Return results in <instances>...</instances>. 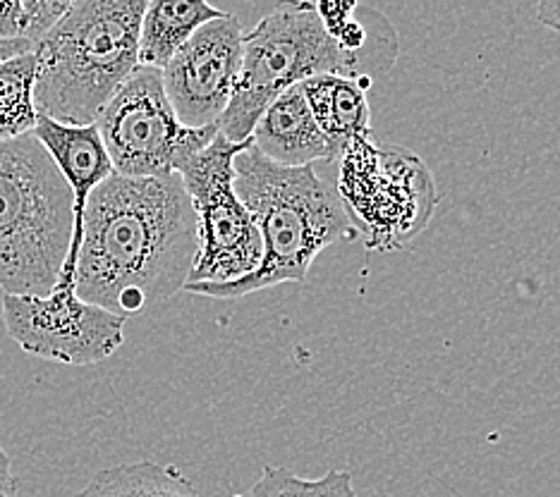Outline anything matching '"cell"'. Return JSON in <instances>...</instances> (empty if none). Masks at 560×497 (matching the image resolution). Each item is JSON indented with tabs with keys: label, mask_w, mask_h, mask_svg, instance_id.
<instances>
[{
	"label": "cell",
	"mask_w": 560,
	"mask_h": 497,
	"mask_svg": "<svg viewBox=\"0 0 560 497\" xmlns=\"http://www.w3.org/2000/svg\"><path fill=\"white\" fill-rule=\"evenodd\" d=\"M242 38L240 20L225 12L203 24L161 70L163 92L189 130L221 127L242 66Z\"/></svg>",
	"instance_id": "30bf717a"
},
{
	"label": "cell",
	"mask_w": 560,
	"mask_h": 497,
	"mask_svg": "<svg viewBox=\"0 0 560 497\" xmlns=\"http://www.w3.org/2000/svg\"><path fill=\"white\" fill-rule=\"evenodd\" d=\"M316 15L324 22L328 34H336L360 10V0H314Z\"/></svg>",
	"instance_id": "d6986e66"
},
{
	"label": "cell",
	"mask_w": 560,
	"mask_h": 497,
	"mask_svg": "<svg viewBox=\"0 0 560 497\" xmlns=\"http://www.w3.org/2000/svg\"><path fill=\"white\" fill-rule=\"evenodd\" d=\"M149 0H74L34 44V104L68 125H94L139 68V29Z\"/></svg>",
	"instance_id": "3957f363"
},
{
	"label": "cell",
	"mask_w": 560,
	"mask_h": 497,
	"mask_svg": "<svg viewBox=\"0 0 560 497\" xmlns=\"http://www.w3.org/2000/svg\"><path fill=\"white\" fill-rule=\"evenodd\" d=\"M36 68L34 50L0 62V142L34 132L39 118L34 104Z\"/></svg>",
	"instance_id": "2e32d148"
},
{
	"label": "cell",
	"mask_w": 560,
	"mask_h": 497,
	"mask_svg": "<svg viewBox=\"0 0 560 497\" xmlns=\"http://www.w3.org/2000/svg\"><path fill=\"white\" fill-rule=\"evenodd\" d=\"M252 144L264 158L285 165V168H304L316 161H336L334 149L300 92V84L280 94L261 113L259 122L254 125Z\"/></svg>",
	"instance_id": "7c38bea8"
},
{
	"label": "cell",
	"mask_w": 560,
	"mask_h": 497,
	"mask_svg": "<svg viewBox=\"0 0 560 497\" xmlns=\"http://www.w3.org/2000/svg\"><path fill=\"white\" fill-rule=\"evenodd\" d=\"M249 144L252 139L235 144L219 132L177 168L199 221V257L189 283H231L261 263L259 229L235 191L233 163Z\"/></svg>",
	"instance_id": "52a82bcc"
},
{
	"label": "cell",
	"mask_w": 560,
	"mask_h": 497,
	"mask_svg": "<svg viewBox=\"0 0 560 497\" xmlns=\"http://www.w3.org/2000/svg\"><path fill=\"white\" fill-rule=\"evenodd\" d=\"M3 323L22 352L66 366H92L122 347L127 318L84 301L74 287H56L46 297L5 295Z\"/></svg>",
	"instance_id": "9c48e42d"
},
{
	"label": "cell",
	"mask_w": 560,
	"mask_h": 497,
	"mask_svg": "<svg viewBox=\"0 0 560 497\" xmlns=\"http://www.w3.org/2000/svg\"><path fill=\"white\" fill-rule=\"evenodd\" d=\"M316 125L334 149L336 161L354 139L374 134L372 110L360 80L346 74H316L300 84Z\"/></svg>",
	"instance_id": "4fadbf2b"
},
{
	"label": "cell",
	"mask_w": 560,
	"mask_h": 497,
	"mask_svg": "<svg viewBox=\"0 0 560 497\" xmlns=\"http://www.w3.org/2000/svg\"><path fill=\"white\" fill-rule=\"evenodd\" d=\"M72 237V191L34 134L0 142V287L54 292Z\"/></svg>",
	"instance_id": "277c9868"
},
{
	"label": "cell",
	"mask_w": 560,
	"mask_h": 497,
	"mask_svg": "<svg viewBox=\"0 0 560 497\" xmlns=\"http://www.w3.org/2000/svg\"><path fill=\"white\" fill-rule=\"evenodd\" d=\"M74 0H22L24 15V38L39 42V38L66 15Z\"/></svg>",
	"instance_id": "ac0fdd59"
},
{
	"label": "cell",
	"mask_w": 560,
	"mask_h": 497,
	"mask_svg": "<svg viewBox=\"0 0 560 497\" xmlns=\"http://www.w3.org/2000/svg\"><path fill=\"white\" fill-rule=\"evenodd\" d=\"M32 134L39 139V144L54 158L62 180L68 182L72 191V237L56 287H74V273H78V257L82 247V223L89 197H92V191L101 182H106L116 173V168H113L96 122L68 125L39 115Z\"/></svg>",
	"instance_id": "8fae6325"
},
{
	"label": "cell",
	"mask_w": 560,
	"mask_h": 497,
	"mask_svg": "<svg viewBox=\"0 0 560 497\" xmlns=\"http://www.w3.org/2000/svg\"><path fill=\"white\" fill-rule=\"evenodd\" d=\"M24 36L22 0H0V38Z\"/></svg>",
	"instance_id": "ffe728a7"
},
{
	"label": "cell",
	"mask_w": 560,
	"mask_h": 497,
	"mask_svg": "<svg viewBox=\"0 0 560 497\" xmlns=\"http://www.w3.org/2000/svg\"><path fill=\"white\" fill-rule=\"evenodd\" d=\"M237 497H358L350 471L330 469L322 478H302L280 466H264L247 495Z\"/></svg>",
	"instance_id": "e0dca14e"
},
{
	"label": "cell",
	"mask_w": 560,
	"mask_h": 497,
	"mask_svg": "<svg viewBox=\"0 0 560 497\" xmlns=\"http://www.w3.org/2000/svg\"><path fill=\"white\" fill-rule=\"evenodd\" d=\"M0 497H18V478L12 474V462L0 445Z\"/></svg>",
	"instance_id": "44dd1931"
},
{
	"label": "cell",
	"mask_w": 560,
	"mask_h": 497,
	"mask_svg": "<svg viewBox=\"0 0 560 497\" xmlns=\"http://www.w3.org/2000/svg\"><path fill=\"white\" fill-rule=\"evenodd\" d=\"M32 50H34V42H30V38H24V36L0 38V62L24 56V54H32Z\"/></svg>",
	"instance_id": "603a6c76"
},
{
	"label": "cell",
	"mask_w": 560,
	"mask_h": 497,
	"mask_svg": "<svg viewBox=\"0 0 560 497\" xmlns=\"http://www.w3.org/2000/svg\"><path fill=\"white\" fill-rule=\"evenodd\" d=\"M199 257V221L180 175L113 173L89 197L74 292L130 318L183 292Z\"/></svg>",
	"instance_id": "6da1fadb"
},
{
	"label": "cell",
	"mask_w": 560,
	"mask_h": 497,
	"mask_svg": "<svg viewBox=\"0 0 560 497\" xmlns=\"http://www.w3.org/2000/svg\"><path fill=\"white\" fill-rule=\"evenodd\" d=\"M537 17L546 29L560 34V0H539Z\"/></svg>",
	"instance_id": "7402d4cb"
},
{
	"label": "cell",
	"mask_w": 560,
	"mask_h": 497,
	"mask_svg": "<svg viewBox=\"0 0 560 497\" xmlns=\"http://www.w3.org/2000/svg\"><path fill=\"white\" fill-rule=\"evenodd\" d=\"M225 15L209 0H149L139 29V66L163 70L203 24Z\"/></svg>",
	"instance_id": "5bb4252c"
},
{
	"label": "cell",
	"mask_w": 560,
	"mask_h": 497,
	"mask_svg": "<svg viewBox=\"0 0 560 497\" xmlns=\"http://www.w3.org/2000/svg\"><path fill=\"white\" fill-rule=\"evenodd\" d=\"M96 127L113 168L125 177L173 175L221 132L219 125L185 127L163 92L161 70L142 66L101 110Z\"/></svg>",
	"instance_id": "ba28073f"
},
{
	"label": "cell",
	"mask_w": 560,
	"mask_h": 497,
	"mask_svg": "<svg viewBox=\"0 0 560 497\" xmlns=\"http://www.w3.org/2000/svg\"><path fill=\"white\" fill-rule=\"evenodd\" d=\"M235 191L261 237V263L231 283H189L185 292L240 299L283 283H304L319 253L340 239L360 237L348 221L336 185L314 170L271 163L249 144L235 156Z\"/></svg>",
	"instance_id": "7a4b0ae2"
},
{
	"label": "cell",
	"mask_w": 560,
	"mask_h": 497,
	"mask_svg": "<svg viewBox=\"0 0 560 497\" xmlns=\"http://www.w3.org/2000/svg\"><path fill=\"white\" fill-rule=\"evenodd\" d=\"M316 74L369 80L328 34L314 0H278L242 38V66L221 134L235 144L249 142L261 113L288 88Z\"/></svg>",
	"instance_id": "5b68a950"
},
{
	"label": "cell",
	"mask_w": 560,
	"mask_h": 497,
	"mask_svg": "<svg viewBox=\"0 0 560 497\" xmlns=\"http://www.w3.org/2000/svg\"><path fill=\"white\" fill-rule=\"evenodd\" d=\"M336 191L369 251H400L427 229L441 203L434 175L417 153L354 139L338 158Z\"/></svg>",
	"instance_id": "8992f818"
},
{
	"label": "cell",
	"mask_w": 560,
	"mask_h": 497,
	"mask_svg": "<svg viewBox=\"0 0 560 497\" xmlns=\"http://www.w3.org/2000/svg\"><path fill=\"white\" fill-rule=\"evenodd\" d=\"M74 497H199V493L180 469L144 459L98 471Z\"/></svg>",
	"instance_id": "9a60e30c"
}]
</instances>
